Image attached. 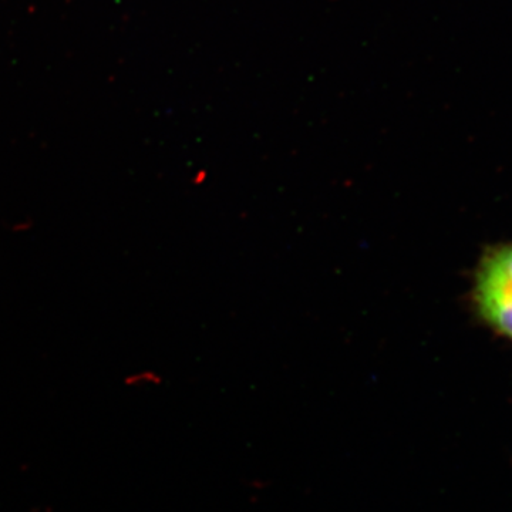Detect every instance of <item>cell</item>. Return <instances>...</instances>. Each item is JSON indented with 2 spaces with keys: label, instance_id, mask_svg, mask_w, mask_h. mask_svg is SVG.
Instances as JSON below:
<instances>
[{
  "label": "cell",
  "instance_id": "1",
  "mask_svg": "<svg viewBox=\"0 0 512 512\" xmlns=\"http://www.w3.org/2000/svg\"><path fill=\"white\" fill-rule=\"evenodd\" d=\"M471 301L478 318L512 342V242L488 249L481 256Z\"/></svg>",
  "mask_w": 512,
  "mask_h": 512
},
{
  "label": "cell",
  "instance_id": "2",
  "mask_svg": "<svg viewBox=\"0 0 512 512\" xmlns=\"http://www.w3.org/2000/svg\"><path fill=\"white\" fill-rule=\"evenodd\" d=\"M158 383H160V377L151 370H140V372L131 373L124 379V384L130 389H143V387Z\"/></svg>",
  "mask_w": 512,
  "mask_h": 512
},
{
  "label": "cell",
  "instance_id": "3",
  "mask_svg": "<svg viewBox=\"0 0 512 512\" xmlns=\"http://www.w3.org/2000/svg\"><path fill=\"white\" fill-rule=\"evenodd\" d=\"M33 227H35V222L30 218H22V220L13 221L9 225V231L15 235H25L32 231Z\"/></svg>",
  "mask_w": 512,
  "mask_h": 512
}]
</instances>
